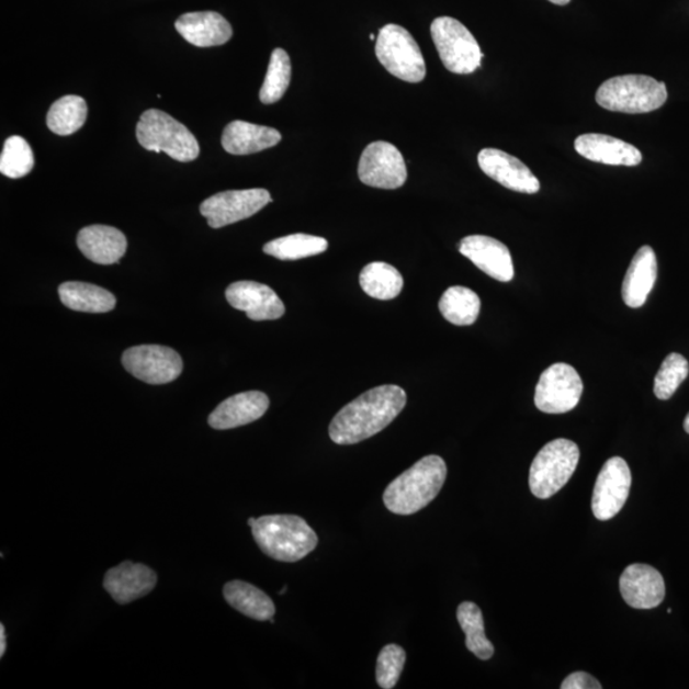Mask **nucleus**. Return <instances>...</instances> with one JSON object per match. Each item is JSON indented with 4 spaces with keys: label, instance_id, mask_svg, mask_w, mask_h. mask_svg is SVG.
I'll list each match as a JSON object with an SVG mask.
<instances>
[{
    "label": "nucleus",
    "instance_id": "nucleus-1",
    "mask_svg": "<svg viewBox=\"0 0 689 689\" xmlns=\"http://www.w3.org/2000/svg\"><path fill=\"white\" fill-rule=\"evenodd\" d=\"M406 400L405 391L395 385L366 391L336 414L328 430L331 440L349 445L379 434L400 415Z\"/></svg>",
    "mask_w": 689,
    "mask_h": 689
},
{
    "label": "nucleus",
    "instance_id": "nucleus-2",
    "mask_svg": "<svg viewBox=\"0 0 689 689\" xmlns=\"http://www.w3.org/2000/svg\"><path fill=\"white\" fill-rule=\"evenodd\" d=\"M248 524L260 550L279 562L301 561L318 545L316 531L300 516H262L249 519Z\"/></svg>",
    "mask_w": 689,
    "mask_h": 689
},
{
    "label": "nucleus",
    "instance_id": "nucleus-3",
    "mask_svg": "<svg viewBox=\"0 0 689 689\" xmlns=\"http://www.w3.org/2000/svg\"><path fill=\"white\" fill-rule=\"evenodd\" d=\"M445 477L448 465L442 458H422L388 485L383 493V502L395 515L417 513L440 495Z\"/></svg>",
    "mask_w": 689,
    "mask_h": 689
},
{
    "label": "nucleus",
    "instance_id": "nucleus-4",
    "mask_svg": "<svg viewBox=\"0 0 689 689\" xmlns=\"http://www.w3.org/2000/svg\"><path fill=\"white\" fill-rule=\"evenodd\" d=\"M668 91L664 82L642 75L610 78L597 91V103L610 112L645 114L667 103Z\"/></svg>",
    "mask_w": 689,
    "mask_h": 689
},
{
    "label": "nucleus",
    "instance_id": "nucleus-5",
    "mask_svg": "<svg viewBox=\"0 0 689 689\" xmlns=\"http://www.w3.org/2000/svg\"><path fill=\"white\" fill-rule=\"evenodd\" d=\"M137 139L147 151L166 153L180 162L193 161L200 155V145L193 133L158 109H150L140 116Z\"/></svg>",
    "mask_w": 689,
    "mask_h": 689
},
{
    "label": "nucleus",
    "instance_id": "nucleus-6",
    "mask_svg": "<svg viewBox=\"0 0 689 689\" xmlns=\"http://www.w3.org/2000/svg\"><path fill=\"white\" fill-rule=\"evenodd\" d=\"M579 461L578 445L558 438L544 445L532 461L529 487L536 498L547 499L558 493L573 477Z\"/></svg>",
    "mask_w": 689,
    "mask_h": 689
},
{
    "label": "nucleus",
    "instance_id": "nucleus-7",
    "mask_svg": "<svg viewBox=\"0 0 689 689\" xmlns=\"http://www.w3.org/2000/svg\"><path fill=\"white\" fill-rule=\"evenodd\" d=\"M375 54L388 72L400 80L418 83L425 80L427 67L417 42L406 29L389 23L380 30Z\"/></svg>",
    "mask_w": 689,
    "mask_h": 689
},
{
    "label": "nucleus",
    "instance_id": "nucleus-8",
    "mask_svg": "<svg viewBox=\"0 0 689 689\" xmlns=\"http://www.w3.org/2000/svg\"><path fill=\"white\" fill-rule=\"evenodd\" d=\"M430 34L445 69L456 75H472L481 67L483 53L472 33L452 18H438Z\"/></svg>",
    "mask_w": 689,
    "mask_h": 689
},
{
    "label": "nucleus",
    "instance_id": "nucleus-9",
    "mask_svg": "<svg viewBox=\"0 0 689 689\" xmlns=\"http://www.w3.org/2000/svg\"><path fill=\"white\" fill-rule=\"evenodd\" d=\"M584 383L573 365L555 363L540 375L535 388V406L546 414L574 410L581 400Z\"/></svg>",
    "mask_w": 689,
    "mask_h": 689
},
{
    "label": "nucleus",
    "instance_id": "nucleus-10",
    "mask_svg": "<svg viewBox=\"0 0 689 689\" xmlns=\"http://www.w3.org/2000/svg\"><path fill=\"white\" fill-rule=\"evenodd\" d=\"M122 363L133 377L148 385H166L183 371V360L178 352L160 344H140L125 350Z\"/></svg>",
    "mask_w": 689,
    "mask_h": 689
},
{
    "label": "nucleus",
    "instance_id": "nucleus-11",
    "mask_svg": "<svg viewBox=\"0 0 689 689\" xmlns=\"http://www.w3.org/2000/svg\"><path fill=\"white\" fill-rule=\"evenodd\" d=\"M271 201V194L262 188L226 191L207 199L200 211L207 218L211 228L221 229L260 213Z\"/></svg>",
    "mask_w": 689,
    "mask_h": 689
},
{
    "label": "nucleus",
    "instance_id": "nucleus-12",
    "mask_svg": "<svg viewBox=\"0 0 689 689\" xmlns=\"http://www.w3.org/2000/svg\"><path fill=\"white\" fill-rule=\"evenodd\" d=\"M631 470L622 458L609 459L601 467L592 495V512L600 521L612 520L628 502Z\"/></svg>",
    "mask_w": 689,
    "mask_h": 689
},
{
    "label": "nucleus",
    "instance_id": "nucleus-13",
    "mask_svg": "<svg viewBox=\"0 0 689 689\" xmlns=\"http://www.w3.org/2000/svg\"><path fill=\"white\" fill-rule=\"evenodd\" d=\"M358 174L365 185L381 190H397L407 179L404 156L394 145L383 140L373 143L365 148L360 158Z\"/></svg>",
    "mask_w": 689,
    "mask_h": 689
},
{
    "label": "nucleus",
    "instance_id": "nucleus-14",
    "mask_svg": "<svg viewBox=\"0 0 689 689\" xmlns=\"http://www.w3.org/2000/svg\"><path fill=\"white\" fill-rule=\"evenodd\" d=\"M459 250L477 269L500 283H510L513 280L512 257L502 241L485 235H470L460 241Z\"/></svg>",
    "mask_w": 689,
    "mask_h": 689
},
{
    "label": "nucleus",
    "instance_id": "nucleus-15",
    "mask_svg": "<svg viewBox=\"0 0 689 689\" xmlns=\"http://www.w3.org/2000/svg\"><path fill=\"white\" fill-rule=\"evenodd\" d=\"M481 169L500 185L515 192L535 194L539 179L522 161L497 148H484L477 156Z\"/></svg>",
    "mask_w": 689,
    "mask_h": 689
},
{
    "label": "nucleus",
    "instance_id": "nucleus-16",
    "mask_svg": "<svg viewBox=\"0 0 689 689\" xmlns=\"http://www.w3.org/2000/svg\"><path fill=\"white\" fill-rule=\"evenodd\" d=\"M226 300L233 308L246 312L252 320H273L285 315V305L268 285L255 281H238L226 289Z\"/></svg>",
    "mask_w": 689,
    "mask_h": 689
},
{
    "label": "nucleus",
    "instance_id": "nucleus-17",
    "mask_svg": "<svg viewBox=\"0 0 689 689\" xmlns=\"http://www.w3.org/2000/svg\"><path fill=\"white\" fill-rule=\"evenodd\" d=\"M621 594L634 609H654L665 598V583L656 568L636 563L624 569L620 579Z\"/></svg>",
    "mask_w": 689,
    "mask_h": 689
},
{
    "label": "nucleus",
    "instance_id": "nucleus-18",
    "mask_svg": "<svg viewBox=\"0 0 689 689\" xmlns=\"http://www.w3.org/2000/svg\"><path fill=\"white\" fill-rule=\"evenodd\" d=\"M156 583L158 576L151 568L131 561L109 569L104 578L105 590L117 605H129L146 597L155 589Z\"/></svg>",
    "mask_w": 689,
    "mask_h": 689
},
{
    "label": "nucleus",
    "instance_id": "nucleus-19",
    "mask_svg": "<svg viewBox=\"0 0 689 689\" xmlns=\"http://www.w3.org/2000/svg\"><path fill=\"white\" fill-rule=\"evenodd\" d=\"M270 400L260 391H248L226 398L208 417V425L217 430L234 429L261 419Z\"/></svg>",
    "mask_w": 689,
    "mask_h": 689
},
{
    "label": "nucleus",
    "instance_id": "nucleus-20",
    "mask_svg": "<svg viewBox=\"0 0 689 689\" xmlns=\"http://www.w3.org/2000/svg\"><path fill=\"white\" fill-rule=\"evenodd\" d=\"M577 154L583 158L613 167H637L642 161L639 148L624 143L622 139L587 133L575 140Z\"/></svg>",
    "mask_w": 689,
    "mask_h": 689
},
{
    "label": "nucleus",
    "instance_id": "nucleus-21",
    "mask_svg": "<svg viewBox=\"0 0 689 689\" xmlns=\"http://www.w3.org/2000/svg\"><path fill=\"white\" fill-rule=\"evenodd\" d=\"M176 29L185 41L199 48L228 43L233 36L230 23L216 12H193L180 15Z\"/></svg>",
    "mask_w": 689,
    "mask_h": 689
},
{
    "label": "nucleus",
    "instance_id": "nucleus-22",
    "mask_svg": "<svg viewBox=\"0 0 689 689\" xmlns=\"http://www.w3.org/2000/svg\"><path fill=\"white\" fill-rule=\"evenodd\" d=\"M77 246L91 262L114 264L125 255L128 242L124 234L112 226L92 225L78 234Z\"/></svg>",
    "mask_w": 689,
    "mask_h": 689
},
{
    "label": "nucleus",
    "instance_id": "nucleus-23",
    "mask_svg": "<svg viewBox=\"0 0 689 689\" xmlns=\"http://www.w3.org/2000/svg\"><path fill=\"white\" fill-rule=\"evenodd\" d=\"M657 278V260L654 249L641 247L631 261L623 280L622 297L630 308H640L647 301Z\"/></svg>",
    "mask_w": 689,
    "mask_h": 689
},
{
    "label": "nucleus",
    "instance_id": "nucleus-24",
    "mask_svg": "<svg viewBox=\"0 0 689 689\" xmlns=\"http://www.w3.org/2000/svg\"><path fill=\"white\" fill-rule=\"evenodd\" d=\"M281 140V133L275 128L263 127L242 121L226 125L222 144L231 155H250L268 150Z\"/></svg>",
    "mask_w": 689,
    "mask_h": 689
},
{
    "label": "nucleus",
    "instance_id": "nucleus-25",
    "mask_svg": "<svg viewBox=\"0 0 689 689\" xmlns=\"http://www.w3.org/2000/svg\"><path fill=\"white\" fill-rule=\"evenodd\" d=\"M224 598L238 612L255 621H271L276 613L268 594L245 581H230L224 586Z\"/></svg>",
    "mask_w": 689,
    "mask_h": 689
},
{
    "label": "nucleus",
    "instance_id": "nucleus-26",
    "mask_svg": "<svg viewBox=\"0 0 689 689\" xmlns=\"http://www.w3.org/2000/svg\"><path fill=\"white\" fill-rule=\"evenodd\" d=\"M60 302L67 308L84 313H106L115 308V296L108 290L78 281L59 286Z\"/></svg>",
    "mask_w": 689,
    "mask_h": 689
},
{
    "label": "nucleus",
    "instance_id": "nucleus-27",
    "mask_svg": "<svg viewBox=\"0 0 689 689\" xmlns=\"http://www.w3.org/2000/svg\"><path fill=\"white\" fill-rule=\"evenodd\" d=\"M359 281L363 292L379 301L395 300L404 287L402 273L385 262L366 264Z\"/></svg>",
    "mask_w": 689,
    "mask_h": 689
},
{
    "label": "nucleus",
    "instance_id": "nucleus-28",
    "mask_svg": "<svg viewBox=\"0 0 689 689\" xmlns=\"http://www.w3.org/2000/svg\"><path fill=\"white\" fill-rule=\"evenodd\" d=\"M440 312L445 320L456 326H472L481 313V297L472 289L452 286L441 297Z\"/></svg>",
    "mask_w": 689,
    "mask_h": 689
},
{
    "label": "nucleus",
    "instance_id": "nucleus-29",
    "mask_svg": "<svg viewBox=\"0 0 689 689\" xmlns=\"http://www.w3.org/2000/svg\"><path fill=\"white\" fill-rule=\"evenodd\" d=\"M89 109L86 101L76 95L63 97L50 108L46 123L58 136H70L83 127Z\"/></svg>",
    "mask_w": 689,
    "mask_h": 689
},
{
    "label": "nucleus",
    "instance_id": "nucleus-30",
    "mask_svg": "<svg viewBox=\"0 0 689 689\" xmlns=\"http://www.w3.org/2000/svg\"><path fill=\"white\" fill-rule=\"evenodd\" d=\"M327 248L328 241L325 238L308 234H293L268 242L263 247V252L281 261H297L324 253Z\"/></svg>",
    "mask_w": 689,
    "mask_h": 689
},
{
    "label": "nucleus",
    "instance_id": "nucleus-31",
    "mask_svg": "<svg viewBox=\"0 0 689 689\" xmlns=\"http://www.w3.org/2000/svg\"><path fill=\"white\" fill-rule=\"evenodd\" d=\"M458 621L466 636V647L481 660H489L495 654V646L485 636L484 618L479 607L465 601L458 609Z\"/></svg>",
    "mask_w": 689,
    "mask_h": 689
},
{
    "label": "nucleus",
    "instance_id": "nucleus-32",
    "mask_svg": "<svg viewBox=\"0 0 689 689\" xmlns=\"http://www.w3.org/2000/svg\"><path fill=\"white\" fill-rule=\"evenodd\" d=\"M292 80V63L284 49H275L271 54L268 75H266L260 99L263 104L278 103L285 95Z\"/></svg>",
    "mask_w": 689,
    "mask_h": 689
},
{
    "label": "nucleus",
    "instance_id": "nucleus-33",
    "mask_svg": "<svg viewBox=\"0 0 689 689\" xmlns=\"http://www.w3.org/2000/svg\"><path fill=\"white\" fill-rule=\"evenodd\" d=\"M33 150L25 138L12 136L5 140L0 156V172L11 179L26 177L34 169Z\"/></svg>",
    "mask_w": 689,
    "mask_h": 689
},
{
    "label": "nucleus",
    "instance_id": "nucleus-34",
    "mask_svg": "<svg viewBox=\"0 0 689 689\" xmlns=\"http://www.w3.org/2000/svg\"><path fill=\"white\" fill-rule=\"evenodd\" d=\"M689 374L688 360L671 352L665 358L659 372H657L654 382V394L659 400H669L676 394V391L686 381Z\"/></svg>",
    "mask_w": 689,
    "mask_h": 689
},
{
    "label": "nucleus",
    "instance_id": "nucleus-35",
    "mask_svg": "<svg viewBox=\"0 0 689 689\" xmlns=\"http://www.w3.org/2000/svg\"><path fill=\"white\" fill-rule=\"evenodd\" d=\"M406 662V653L402 646L387 645L381 650L377 659L375 678L383 689H393L403 675Z\"/></svg>",
    "mask_w": 689,
    "mask_h": 689
},
{
    "label": "nucleus",
    "instance_id": "nucleus-36",
    "mask_svg": "<svg viewBox=\"0 0 689 689\" xmlns=\"http://www.w3.org/2000/svg\"><path fill=\"white\" fill-rule=\"evenodd\" d=\"M562 689H600L602 686L600 685L598 679H595L592 676L587 675L585 671H576L573 675H569L561 686Z\"/></svg>",
    "mask_w": 689,
    "mask_h": 689
},
{
    "label": "nucleus",
    "instance_id": "nucleus-37",
    "mask_svg": "<svg viewBox=\"0 0 689 689\" xmlns=\"http://www.w3.org/2000/svg\"><path fill=\"white\" fill-rule=\"evenodd\" d=\"M7 650L5 629L4 625H0V656H4Z\"/></svg>",
    "mask_w": 689,
    "mask_h": 689
},
{
    "label": "nucleus",
    "instance_id": "nucleus-38",
    "mask_svg": "<svg viewBox=\"0 0 689 689\" xmlns=\"http://www.w3.org/2000/svg\"><path fill=\"white\" fill-rule=\"evenodd\" d=\"M550 2L557 5H567L571 0H550Z\"/></svg>",
    "mask_w": 689,
    "mask_h": 689
},
{
    "label": "nucleus",
    "instance_id": "nucleus-39",
    "mask_svg": "<svg viewBox=\"0 0 689 689\" xmlns=\"http://www.w3.org/2000/svg\"><path fill=\"white\" fill-rule=\"evenodd\" d=\"M684 427H685L686 432L689 434V413H688V415H687V417L685 419Z\"/></svg>",
    "mask_w": 689,
    "mask_h": 689
},
{
    "label": "nucleus",
    "instance_id": "nucleus-40",
    "mask_svg": "<svg viewBox=\"0 0 689 689\" xmlns=\"http://www.w3.org/2000/svg\"><path fill=\"white\" fill-rule=\"evenodd\" d=\"M371 41H377V36H374V34H371Z\"/></svg>",
    "mask_w": 689,
    "mask_h": 689
}]
</instances>
